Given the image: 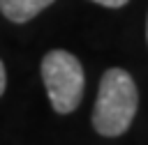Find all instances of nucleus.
<instances>
[{
  "instance_id": "1",
  "label": "nucleus",
  "mask_w": 148,
  "mask_h": 145,
  "mask_svg": "<svg viewBox=\"0 0 148 145\" xmlns=\"http://www.w3.org/2000/svg\"><path fill=\"white\" fill-rule=\"evenodd\" d=\"M139 108V90L130 71L111 67L102 74L95 106H92V129L99 136L116 138L123 136Z\"/></svg>"
},
{
  "instance_id": "2",
  "label": "nucleus",
  "mask_w": 148,
  "mask_h": 145,
  "mask_svg": "<svg viewBox=\"0 0 148 145\" xmlns=\"http://www.w3.org/2000/svg\"><path fill=\"white\" fill-rule=\"evenodd\" d=\"M39 71L51 108L58 115H69L72 110H76L86 87V76L79 58L65 48H53L42 58Z\"/></svg>"
},
{
  "instance_id": "3",
  "label": "nucleus",
  "mask_w": 148,
  "mask_h": 145,
  "mask_svg": "<svg viewBox=\"0 0 148 145\" xmlns=\"http://www.w3.org/2000/svg\"><path fill=\"white\" fill-rule=\"evenodd\" d=\"M56 0H0V12L12 23H28Z\"/></svg>"
},
{
  "instance_id": "4",
  "label": "nucleus",
  "mask_w": 148,
  "mask_h": 145,
  "mask_svg": "<svg viewBox=\"0 0 148 145\" xmlns=\"http://www.w3.org/2000/svg\"><path fill=\"white\" fill-rule=\"evenodd\" d=\"M90 2H97V5L109 7V9H118V7H125L130 0H90Z\"/></svg>"
},
{
  "instance_id": "5",
  "label": "nucleus",
  "mask_w": 148,
  "mask_h": 145,
  "mask_svg": "<svg viewBox=\"0 0 148 145\" xmlns=\"http://www.w3.org/2000/svg\"><path fill=\"white\" fill-rule=\"evenodd\" d=\"M5 87H7V71H5V64H2V60H0V97H2Z\"/></svg>"
},
{
  "instance_id": "6",
  "label": "nucleus",
  "mask_w": 148,
  "mask_h": 145,
  "mask_svg": "<svg viewBox=\"0 0 148 145\" xmlns=\"http://www.w3.org/2000/svg\"><path fill=\"white\" fill-rule=\"evenodd\" d=\"M146 41H148V18H146Z\"/></svg>"
}]
</instances>
